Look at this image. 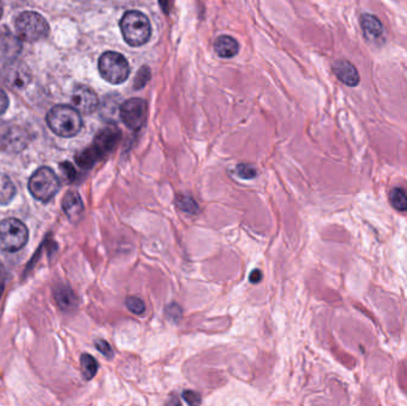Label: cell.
<instances>
[{"instance_id": "30", "label": "cell", "mask_w": 407, "mask_h": 406, "mask_svg": "<svg viewBox=\"0 0 407 406\" xmlns=\"http://www.w3.org/2000/svg\"><path fill=\"white\" fill-rule=\"evenodd\" d=\"M262 278H263V276H262L261 271L254 269V271L251 272V276H249V280H251V283H258L261 281Z\"/></svg>"}, {"instance_id": "10", "label": "cell", "mask_w": 407, "mask_h": 406, "mask_svg": "<svg viewBox=\"0 0 407 406\" xmlns=\"http://www.w3.org/2000/svg\"><path fill=\"white\" fill-rule=\"evenodd\" d=\"M360 26L362 29L363 36L368 41L375 45H380L385 41V29L382 21L377 18V16L362 13L360 17Z\"/></svg>"}, {"instance_id": "13", "label": "cell", "mask_w": 407, "mask_h": 406, "mask_svg": "<svg viewBox=\"0 0 407 406\" xmlns=\"http://www.w3.org/2000/svg\"><path fill=\"white\" fill-rule=\"evenodd\" d=\"M30 72L21 62L10 64L6 69V81L15 89H23L30 82Z\"/></svg>"}, {"instance_id": "23", "label": "cell", "mask_w": 407, "mask_h": 406, "mask_svg": "<svg viewBox=\"0 0 407 406\" xmlns=\"http://www.w3.org/2000/svg\"><path fill=\"white\" fill-rule=\"evenodd\" d=\"M236 171H237V174H239L242 179H254V178H256V176H258V171H256V169H255L251 164H239Z\"/></svg>"}, {"instance_id": "25", "label": "cell", "mask_w": 407, "mask_h": 406, "mask_svg": "<svg viewBox=\"0 0 407 406\" xmlns=\"http://www.w3.org/2000/svg\"><path fill=\"white\" fill-rule=\"evenodd\" d=\"M150 71L148 67H142V69L139 72V74L134 79V89H142L143 86L146 85L147 82L149 81Z\"/></svg>"}, {"instance_id": "22", "label": "cell", "mask_w": 407, "mask_h": 406, "mask_svg": "<svg viewBox=\"0 0 407 406\" xmlns=\"http://www.w3.org/2000/svg\"><path fill=\"white\" fill-rule=\"evenodd\" d=\"M125 305L127 309L130 310V312L134 315H142L146 311V305L143 303L142 299L137 298V297H129L125 300Z\"/></svg>"}, {"instance_id": "26", "label": "cell", "mask_w": 407, "mask_h": 406, "mask_svg": "<svg viewBox=\"0 0 407 406\" xmlns=\"http://www.w3.org/2000/svg\"><path fill=\"white\" fill-rule=\"evenodd\" d=\"M94 346H96L98 351H101V354L106 356V358H113V348H111L108 342H106L104 339H96V341H94Z\"/></svg>"}, {"instance_id": "4", "label": "cell", "mask_w": 407, "mask_h": 406, "mask_svg": "<svg viewBox=\"0 0 407 406\" xmlns=\"http://www.w3.org/2000/svg\"><path fill=\"white\" fill-rule=\"evenodd\" d=\"M16 33L19 40L25 42L41 41L49 34V24L38 12H22L16 19Z\"/></svg>"}, {"instance_id": "16", "label": "cell", "mask_w": 407, "mask_h": 406, "mask_svg": "<svg viewBox=\"0 0 407 406\" xmlns=\"http://www.w3.org/2000/svg\"><path fill=\"white\" fill-rule=\"evenodd\" d=\"M16 196L15 184L4 173H0V205H8Z\"/></svg>"}, {"instance_id": "11", "label": "cell", "mask_w": 407, "mask_h": 406, "mask_svg": "<svg viewBox=\"0 0 407 406\" xmlns=\"http://www.w3.org/2000/svg\"><path fill=\"white\" fill-rule=\"evenodd\" d=\"M333 74L340 82L349 87H356L361 81L359 71L354 64L347 60H338L333 64Z\"/></svg>"}, {"instance_id": "14", "label": "cell", "mask_w": 407, "mask_h": 406, "mask_svg": "<svg viewBox=\"0 0 407 406\" xmlns=\"http://www.w3.org/2000/svg\"><path fill=\"white\" fill-rule=\"evenodd\" d=\"M214 50L217 55L223 59H231L239 52V42L228 35H223L217 38L214 42Z\"/></svg>"}, {"instance_id": "29", "label": "cell", "mask_w": 407, "mask_h": 406, "mask_svg": "<svg viewBox=\"0 0 407 406\" xmlns=\"http://www.w3.org/2000/svg\"><path fill=\"white\" fill-rule=\"evenodd\" d=\"M61 167H62L64 174H67L69 179H74L75 176H76V171H75L74 167L69 162H64V164H61Z\"/></svg>"}, {"instance_id": "1", "label": "cell", "mask_w": 407, "mask_h": 406, "mask_svg": "<svg viewBox=\"0 0 407 406\" xmlns=\"http://www.w3.org/2000/svg\"><path fill=\"white\" fill-rule=\"evenodd\" d=\"M47 124L54 134L61 137H74L83 129L81 113L68 105H57L45 117Z\"/></svg>"}, {"instance_id": "31", "label": "cell", "mask_w": 407, "mask_h": 406, "mask_svg": "<svg viewBox=\"0 0 407 406\" xmlns=\"http://www.w3.org/2000/svg\"><path fill=\"white\" fill-rule=\"evenodd\" d=\"M171 4H172L171 0H160L161 8H162V10L165 12H169Z\"/></svg>"}, {"instance_id": "2", "label": "cell", "mask_w": 407, "mask_h": 406, "mask_svg": "<svg viewBox=\"0 0 407 406\" xmlns=\"http://www.w3.org/2000/svg\"><path fill=\"white\" fill-rule=\"evenodd\" d=\"M124 41L131 47H142L151 36V24L144 13L139 11H127L120 23Z\"/></svg>"}, {"instance_id": "18", "label": "cell", "mask_w": 407, "mask_h": 406, "mask_svg": "<svg viewBox=\"0 0 407 406\" xmlns=\"http://www.w3.org/2000/svg\"><path fill=\"white\" fill-rule=\"evenodd\" d=\"M80 362H81V372H83L84 379H86V380L93 379L97 374L98 368H99L97 360L92 355L83 354L80 359Z\"/></svg>"}, {"instance_id": "6", "label": "cell", "mask_w": 407, "mask_h": 406, "mask_svg": "<svg viewBox=\"0 0 407 406\" xmlns=\"http://www.w3.org/2000/svg\"><path fill=\"white\" fill-rule=\"evenodd\" d=\"M98 68L101 78L113 85L123 84L130 75L129 62L117 52H105L99 59Z\"/></svg>"}, {"instance_id": "33", "label": "cell", "mask_w": 407, "mask_h": 406, "mask_svg": "<svg viewBox=\"0 0 407 406\" xmlns=\"http://www.w3.org/2000/svg\"><path fill=\"white\" fill-rule=\"evenodd\" d=\"M3 11H4V10H3V4H1V1H0V19L3 17Z\"/></svg>"}, {"instance_id": "21", "label": "cell", "mask_w": 407, "mask_h": 406, "mask_svg": "<svg viewBox=\"0 0 407 406\" xmlns=\"http://www.w3.org/2000/svg\"><path fill=\"white\" fill-rule=\"evenodd\" d=\"M176 203L178 208L183 213H190V215H195V213H199L198 203L188 196L180 194L176 197Z\"/></svg>"}, {"instance_id": "3", "label": "cell", "mask_w": 407, "mask_h": 406, "mask_svg": "<svg viewBox=\"0 0 407 406\" xmlns=\"http://www.w3.org/2000/svg\"><path fill=\"white\" fill-rule=\"evenodd\" d=\"M28 187L35 199L47 203L57 196L60 191L61 183L52 168L41 167L31 176Z\"/></svg>"}, {"instance_id": "32", "label": "cell", "mask_w": 407, "mask_h": 406, "mask_svg": "<svg viewBox=\"0 0 407 406\" xmlns=\"http://www.w3.org/2000/svg\"><path fill=\"white\" fill-rule=\"evenodd\" d=\"M3 286H4V276H3V272L0 271V295H1V291H3Z\"/></svg>"}, {"instance_id": "9", "label": "cell", "mask_w": 407, "mask_h": 406, "mask_svg": "<svg viewBox=\"0 0 407 406\" xmlns=\"http://www.w3.org/2000/svg\"><path fill=\"white\" fill-rule=\"evenodd\" d=\"M122 132L116 125H108L101 129L94 137L93 150L97 152L101 159L111 153L120 143Z\"/></svg>"}, {"instance_id": "19", "label": "cell", "mask_w": 407, "mask_h": 406, "mask_svg": "<svg viewBox=\"0 0 407 406\" xmlns=\"http://www.w3.org/2000/svg\"><path fill=\"white\" fill-rule=\"evenodd\" d=\"M101 160V157L98 155L97 152L93 150V147L91 146L86 150H84L81 153H79L76 155V162H78L79 166H81L83 168L92 167L96 162Z\"/></svg>"}, {"instance_id": "24", "label": "cell", "mask_w": 407, "mask_h": 406, "mask_svg": "<svg viewBox=\"0 0 407 406\" xmlns=\"http://www.w3.org/2000/svg\"><path fill=\"white\" fill-rule=\"evenodd\" d=\"M166 315H167V318L173 322H178L181 320L183 317V310L180 308L178 304L173 303V304H169L167 308H166Z\"/></svg>"}, {"instance_id": "5", "label": "cell", "mask_w": 407, "mask_h": 406, "mask_svg": "<svg viewBox=\"0 0 407 406\" xmlns=\"http://www.w3.org/2000/svg\"><path fill=\"white\" fill-rule=\"evenodd\" d=\"M29 239V230L22 220L6 218L0 222V249L15 253L22 249Z\"/></svg>"}, {"instance_id": "7", "label": "cell", "mask_w": 407, "mask_h": 406, "mask_svg": "<svg viewBox=\"0 0 407 406\" xmlns=\"http://www.w3.org/2000/svg\"><path fill=\"white\" fill-rule=\"evenodd\" d=\"M120 120L131 130H139L146 123L147 103L139 98L124 101L120 110Z\"/></svg>"}, {"instance_id": "27", "label": "cell", "mask_w": 407, "mask_h": 406, "mask_svg": "<svg viewBox=\"0 0 407 406\" xmlns=\"http://www.w3.org/2000/svg\"><path fill=\"white\" fill-rule=\"evenodd\" d=\"M183 398L188 405H199L202 402L200 395L195 391H185L183 393Z\"/></svg>"}, {"instance_id": "28", "label": "cell", "mask_w": 407, "mask_h": 406, "mask_svg": "<svg viewBox=\"0 0 407 406\" xmlns=\"http://www.w3.org/2000/svg\"><path fill=\"white\" fill-rule=\"evenodd\" d=\"M8 103L10 101H8V96H6L4 91L0 89V115H3V113L6 112L8 108Z\"/></svg>"}, {"instance_id": "8", "label": "cell", "mask_w": 407, "mask_h": 406, "mask_svg": "<svg viewBox=\"0 0 407 406\" xmlns=\"http://www.w3.org/2000/svg\"><path fill=\"white\" fill-rule=\"evenodd\" d=\"M71 104L83 115H91L99 106V99L96 92L91 87L79 85L71 94Z\"/></svg>"}, {"instance_id": "20", "label": "cell", "mask_w": 407, "mask_h": 406, "mask_svg": "<svg viewBox=\"0 0 407 406\" xmlns=\"http://www.w3.org/2000/svg\"><path fill=\"white\" fill-rule=\"evenodd\" d=\"M389 201L398 211H407V194L401 188L396 187L389 192Z\"/></svg>"}, {"instance_id": "15", "label": "cell", "mask_w": 407, "mask_h": 406, "mask_svg": "<svg viewBox=\"0 0 407 406\" xmlns=\"http://www.w3.org/2000/svg\"><path fill=\"white\" fill-rule=\"evenodd\" d=\"M26 146V135L21 129H11L3 140V148L6 152H21Z\"/></svg>"}, {"instance_id": "17", "label": "cell", "mask_w": 407, "mask_h": 406, "mask_svg": "<svg viewBox=\"0 0 407 406\" xmlns=\"http://www.w3.org/2000/svg\"><path fill=\"white\" fill-rule=\"evenodd\" d=\"M57 304L64 310L73 309L76 304V298L71 288L67 286L59 287L55 291Z\"/></svg>"}, {"instance_id": "12", "label": "cell", "mask_w": 407, "mask_h": 406, "mask_svg": "<svg viewBox=\"0 0 407 406\" xmlns=\"http://www.w3.org/2000/svg\"><path fill=\"white\" fill-rule=\"evenodd\" d=\"M62 209L68 220L76 223L81 220L84 215V203L80 194L76 191H68L62 199Z\"/></svg>"}]
</instances>
